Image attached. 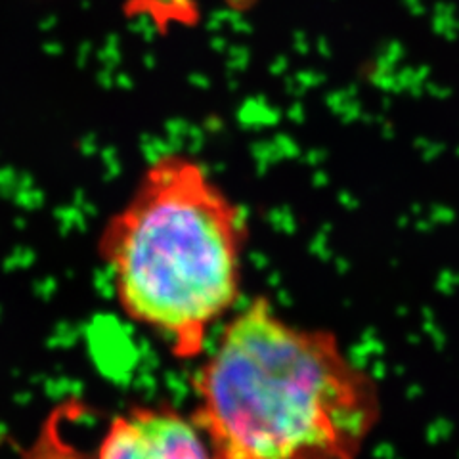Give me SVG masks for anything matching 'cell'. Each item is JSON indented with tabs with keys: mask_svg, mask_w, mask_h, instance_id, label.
<instances>
[{
	"mask_svg": "<svg viewBox=\"0 0 459 459\" xmlns=\"http://www.w3.org/2000/svg\"><path fill=\"white\" fill-rule=\"evenodd\" d=\"M247 236L246 212L209 169L167 152L106 221L98 253L126 318L192 360L238 305Z\"/></svg>",
	"mask_w": 459,
	"mask_h": 459,
	"instance_id": "cell-2",
	"label": "cell"
},
{
	"mask_svg": "<svg viewBox=\"0 0 459 459\" xmlns=\"http://www.w3.org/2000/svg\"><path fill=\"white\" fill-rule=\"evenodd\" d=\"M81 413L84 408L79 400L64 402L52 410L23 459H89L69 442L65 433V423Z\"/></svg>",
	"mask_w": 459,
	"mask_h": 459,
	"instance_id": "cell-4",
	"label": "cell"
},
{
	"mask_svg": "<svg viewBox=\"0 0 459 459\" xmlns=\"http://www.w3.org/2000/svg\"><path fill=\"white\" fill-rule=\"evenodd\" d=\"M96 459H212L194 421L169 406H136L111 421Z\"/></svg>",
	"mask_w": 459,
	"mask_h": 459,
	"instance_id": "cell-3",
	"label": "cell"
},
{
	"mask_svg": "<svg viewBox=\"0 0 459 459\" xmlns=\"http://www.w3.org/2000/svg\"><path fill=\"white\" fill-rule=\"evenodd\" d=\"M194 386L212 459H358L379 415L337 337L287 322L266 297L230 318Z\"/></svg>",
	"mask_w": 459,
	"mask_h": 459,
	"instance_id": "cell-1",
	"label": "cell"
}]
</instances>
